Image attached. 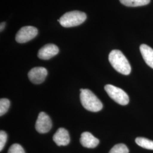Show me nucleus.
Listing matches in <instances>:
<instances>
[{
    "instance_id": "1",
    "label": "nucleus",
    "mask_w": 153,
    "mask_h": 153,
    "mask_svg": "<svg viewBox=\"0 0 153 153\" xmlns=\"http://www.w3.org/2000/svg\"><path fill=\"white\" fill-rule=\"evenodd\" d=\"M109 62L115 70L124 75H129L131 66L126 56L119 50L112 51L108 56Z\"/></svg>"
},
{
    "instance_id": "2",
    "label": "nucleus",
    "mask_w": 153,
    "mask_h": 153,
    "mask_svg": "<svg viewBox=\"0 0 153 153\" xmlns=\"http://www.w3.org/2000/svg\"><path fill=\"white\" fill-rule=\"evenodd\" d=\"M80 99L82 106L88 111L97 112L103 108V104L98 97L88 89L80 90Z\"/></svg>"
},
{
    "instance_id": "3",
    "label": "nucleus",
    "mask_w": 153,
    "mask_h": 153,
    "mask_svg": "<svg viewBox=\"0 0 153 153\" xmlns=\"http://www.w3.org/2000/svg\"><path fill=\"white\" fill-rule=\"evenodd\" d=\"M86 14L79 11H72L65 13L58 19L61 25L64 27H72L80 25L86 21Z\"/></svg>"
},
{
    "instance_id": "4",
    "label": "nucleus",
    "mask_w": 153,
    "mask_h": 153,
    "mask_svg": "<svg viewBox=\"0 0 153 153\" xmlns=\"http://www.w3.org/2000/svg\"><path fill=\"white\" fill-rule=\"evenodd\" d=\"M104 89L109 97L117 103L125 105L129 103V98L128 94L120 88L116 87L112 85H107Z\"/></svg>"
},
{
    "instance_id": "5",
    "label": "nucleus",
    "mask_w": 153,
    "mask_h": 153,
    "mask_svg": "<svg viewBox=\"0 0 153 153\" xmlns=\"http://www.w3.org/2000/svg\"><path fill=\"white\" fill-rule=\"evenodd\" d=\"M38 33V29L35 27L27 26L21 28L16 34V40L19 43H25L35 38Z\"/></svg>"
},
{
    "instance_id": "6",
    "label": "nucleus",
    "mask_w": 153,
    "mask_h": 153,
    "mask_svg": "<svg viewBox=\"0 0 153 153\" xmlns=\"http://www.w3.org/2000/svg\"><path fill=\"white\" fill-rule=\"evenodd\" d=\"M52 126V121L49 116L44 112H40L35 124L37 131L40 133H48L51 129Z\"/></svg>"
},
{
    "instance_id": "7",
    "label": "nucleus",
    "mask_w": 153,
    "mask_h": 153,
    "mask_svg": "<svg viewBox=\"0 0 153 153\" xmlns=\"http://www.w3.org/2000/svg\"><path fill=\"white\" fill-rule=\"evenodd\" d=\"M47 70L43 67H35L28 73L29 79L34 84H40L44 82L47 76Z\"/></svg>"
},
{
    "instance_id": "8",
    "label": "nucleus",
    "mask_w": 153,
    "mask_h": 153,
    "mask_svg": "<svg viewBox=\"0 0 153 153\" xmlns=\"http://www.w3.org/2000/svg\"><path fill=\"white\" fill-rule=\"evenodd\" d=\"M59 52V49L57 45L53 44L45 45L39 51L38 56L42 60H49L57 55Z\"/></svg>"
},
{
    "instance_id": "9",
    "label": "nucleus",
    "mask_w": 153,
    "mask_h": 153,
    "mask_svg": "<svg viewBox=\"0 0 153 153\" xmlns=\"http://www.w3.org/2000/svg\"><path fill=\"white\" fill-rule=\"evenodd\" d=\"M53 140L57 145L66 146L70 142V136L68 131L63 128H60L55 133Z\"/></svg>"
},
{
    "instance_id": "10",
    "label": "nucleus",
    "mask_w": 153,
    "mask_h": 153,
    "mask_svg": "<svg viewBox=\"0 0 153 153\" xmlns=\"http://www.w3.org/2000/svg\"><path fill=\"white\" fill-rule=\"evenodd\" d=\"M80 142L83 147L92 149L96 148L98 145L99 140L94 137L91 133L85 131L81 134Z\"/></svg>"
},
{
    "instance_id": "11",
    "label": "nucleus",
    "mask_w": 153,
    "mask_h": 153,
    "mask_svg": "<svg viewBox=\"0 0 153 153\" xmlns=\"http://www.w3.org/2000/svg\"><path fill=\"white\" fill-rule=\"evenodd\" d=\"M140 49L145 62L153 69V49L146 44L141 45Z\"/></svg>"
},
{
    "instance_id": "12",
    "label": "nucleus",
    "mask_w": 153,
    "mask_h": 153,
    "mask_svg": "<svg viewBox=\"0 0 153 153\" xmlns=\"http://www.w3.org/2000/svg\"><path fill=\"white\" fill-rule=\"evenodd\" d=\"M121 3L128 7H137L146 5L150 2V0H120Z\"/></svg>"
},
{
    "instance_id": "13",
    "label": "nucleus",
    "mask_w": 153,
    "mask_h": 153,
    "mask_svg": "<svg viewBox=\"0 0 153 153\" xmlns=\"http://www.w3.org/2000/svg\"><path fill=\"white\" fill-rule=\"evenodd\" d=\"M136 142L142 148L153 150V141L143 137H138L136 139Z\"/></svg>"
},
{
    "instance_id": "14",
    "label": "nucleus",
    "mask_w": 153,
    "mask_h": 153,
    "mask_svg": "<svg viewBox=\"0 0 153 153\" xmlns=\"http://www.w3.org/2000/svg\"><path fill=\"white\" fill-rule=\"evenodd\" d=\"M10 102L7 99L2 98L0 100V116L5 114L10 107Z\"/></svg>"
},
{
    "instance_id": "15",
    "label": "nucleus",
    "mask_w": 153,
    "mask_h": 153,
    "mask_svg": "<svg viewBox=\"0 0 153 153\" xmlns=\"http://www.w3.org/2000/svg\"><path fill=\"white\" fill-rule=\"evenodd\" d=\"M129 149L126 145L119 143L112 148L109 153H129Z\"/></svg>"
},
{
    "instance_id": "16",
    "label": "nucleus",
    "mask_w": 153,
    "mask_h": 153,
    "mask_svg": "<svg viewBox=\"0 0 153 153\" xmlns=\"http://www.w3.org/2000/svg\"><path fill=\"white\" fill-rule=\"evenodd\" d=\"M7 153H25V152L21 145L14 143L9 148Z\"/></svg>"
},
{
    "instance_id": "17",
    "label": "nucleus",
    "mask_w": 153,
    "mask_h": 153,
    "mask_svg": "<svg viewBox=\"0 0 153 153\" xmlns=\"http://www.w3.org/2000/svg\"><path fill=\"white\" fill-rule=\"evenodd\" d=\"M7 136L5 131H0V151H2L5 146L7 141Z\"/></svg>"
},
{
    "instance_id": "18",
    "label": "nucleus",
    "mask_w": 153,
    "mask_h": 153,
    "mask_svg": "<svg viewBox=\"0 0 153 153\" xmlns=\"http://www.w3.org/2000/svg\"><path fill=\"white\" fill-rule=\"evenodd\" d=\"M6 23L5 22H1V25H0V31L1 32H2L5 27Z\"/></svg>"
}]
</instances>
